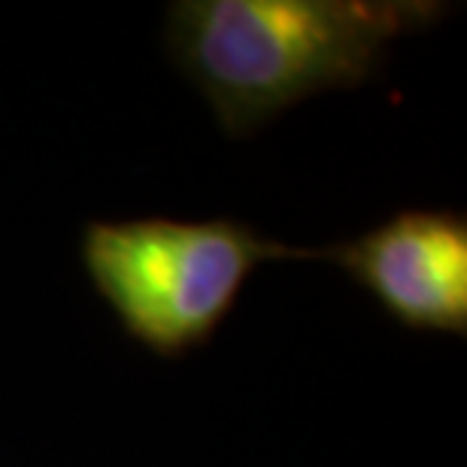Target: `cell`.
Returning <instances> with one entry per match:
<instances>
[{
  "mask_svg": "<svg viewBox=\"0 0 467 467\" xmlns=\"http://www.w3.org/2000/svg\"><path fill=\"white\" fill-rule=\"evenodd\" d=\"M450 16L437 0H176L167 55L228 137L377 77L404 36Z\"/></svg>",
  "mask_w": 467,
  "mask_h": 467,
  "instance_id": "1",
  "label": "cell"
},
{
  "mask_svg": "<svg viewBox=\"0 0 467 467\" xmlns=\"http://www.w3.org/2000/svg\"><path fill=\"white\" fill-rule=\"evenodd\" d=\"M79 258L130 340L161 358L203 347L258 267L310 258L237 219H95Z\"/></svg>",
  "mask_w": 467,
  "mask_h": 467,
  "instance_id": "2",
  "label": "cell"
},
{
  "mask_svg": "<svg viewBox=\"0 0 467 467\" xmlns=\"http://www.w3.org/2000/svg\"><path fill=\"white\" fill-rule=\"evenodd\" d=\"M410 331L467 334V216L400 210L349 240L310 249Z\"/></svg>",
  "mask_w": 467,
  "mask_h": 467,
  "instance_id": "3",
  "label": "cell"
}]
</instances>
